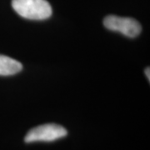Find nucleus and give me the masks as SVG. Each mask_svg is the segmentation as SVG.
<instances>
[{
	"mask_svg": "<svg viewBox=\"0 0 150 150\" xmlns=\"http://www.w3.org/2000/svg\"><path fill=\"white\" fill-rule=\"evenodd\" d=\"M12 7L28 19L43 20L52 15V7L47 0H12Z\"/></svg>",
	"mask_w": 150,
	"mask_h": 150,
	"instance_id": "nucleus-1",
	"label": "nucleus"
},
{
	"mask_svg": "<svg viewBox=\"0 0 150 150\" xmlns=\"http://www.w3.org/2000/svg\"><path fill=\"white\" fill-rule=\"evenodd\" d=\"M68 134L67 130L55 123H48L38 126L32 129L25 136L24 141L26 143L33 142H51L64 138Z\"/></svg>",
	"mask_w": 150,
	"mask_h": 150,
	"instance_id": "nucleus-2",
	"label": "nucleus"
},
{
	"mask_svg": "<svg viewBox=\"0 0 150 150\" xmlns=\"http://www.w3.org/2000/svg\"><path fill=\"white\" fill-rule=\"evenodd\" d=\"M103 24L108 29L121 33L129 38L137 37L142 30L139 23L132 18L108 15L104 18Z\"/></svg>",
	"mask_w": 150,
	"mask_h": 150,
	"instance_id": "nucleus-3",
	"label": "nucleus"
},
{
	"mask_svg": "<svg viewBox=\"0 0 150 150\" xmlns=\"http://www.w3.org/2000/svg\"><path fill=\"white\" fill-rule=\"evenodd\" d=\"M23 66L20 62L0 54V75H13L20 72Z\"/></svg>",
	"mask_w": 150,
	"mask_h": 150,
	"instance_id": "nucleus-4",
	"label": "nucleus"
},
{
	"mask_svg": "<svg viewBox=\"0 0 150 150\" xmlns=\"http://www.w3.org/2000/svg\"><path fill=\"white\" fill-rule=\"evenodd\" d=\"M149 68H148V69H145V74H146V76H147V78H148V79L149 80L150 79V74H149Z\"/></svg>",
	"mask_w": 150,
	"mask_h": 150,
	"instance_id": "nucleus-5",
	"label": "nucleus"
}]
</instances>
